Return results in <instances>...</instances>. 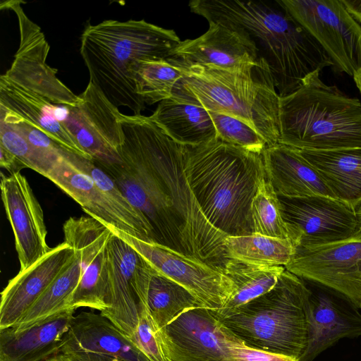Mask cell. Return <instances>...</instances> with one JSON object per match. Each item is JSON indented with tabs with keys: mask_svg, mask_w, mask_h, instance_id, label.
<instances>
[{
	"mask_svg": "<svg viewBox=\"0 0 361 361\" xmlns=\"http://www.w3.org/2000/svg\"><path fill=\"white\" fill-rule=\"evenodd\" d=\"M66 242L11 279L1 293L0 329L14 326L74 256Z\"/></svg>",
	"mask_w": 361,
	"mask_h": 361,
	"instance_id": "cell-20",
	"label": "cell"
},
{
	"mask_svg": "<svg viewBox=\"0 0 361 361\" xmlns=\"http://www.w3.org/2000/svg\"><path fill=\"white\" fill-rule=\"evenodd\" d=\"M321 70L280 97L279 144L298 150L361 147V103L320 79Z\"/></svg>",
	"mask_w": 361,
	"mask_h": 361,
	"instance_id": "cell-6",
	"label": "cell"
},
{
	"mask_svg": "<svg viewBox=\"0 0 361 361\" xmlns=\"http://www.w3.org/2000/svg\"><path fill=\"white\" fill-rule=\"evenodd\" d=\"M74 256L13 327L23 329L51 315L68 309L71 298L82 274L80 252Z\"/></svg>",
	"mask_w": 361,
	"mask_h": 361,
	"instance_id": "cell-29",
	"label": "cell"
},
{
	"mask_svg": "<svg viewBox=\"0 0 361 361\" xmlns=\"http://www.w3.org/2000/svg\"><path fill=\"white\" fill-rule=\"evenodd\" d=\"M183 147L189 185L209 222L226 237L252 234V202L266 178L262 154L219 139Z\"/></svg>",
	"mask_w": 361,
	"mask_h": 361,
	"instance_id": "cell-3",
	"label": "cell"
},
{
	"mask_svg": "<svg viewBox=\"0 0 361 361\" xmlns=\"http://www.w3.org/2000/svg\"><path fill=\"white\" fill-rule=\"evenodd\" d=\"M90 351L123 361H149L130 339L101 314L81 312L74 315L59 354Z\"/></svg>",
	"mask_w": 361,
	"mask_h": 361,
	"instance_id": "cell-23",
	"label": "cell"
},
{
	"mask_svg": "<svg viewBox=\"0 0 361 361\" xmlns=\"http://www.w3.org/2000/svg\"><path fill=\"white\" fill-rule=\"evenodd\" d=\"M311 292L286 269L270 290L218 319L248 347L300 360L307 342Z\"/></svg>",
	"mask_w": 361,
	"mask_h": 361,
	"instance_id": "cell-7",
	"label": "cell"
},
{
	"mask_svg": "<svg viewBox=\"0 0 361 361\" xmlns=\"http://www.w3.org/2000/svg\"><path fill=\"white\" fill-rule=\"evenodd\" d=\"M183 76L181 66L172 57L142 61L135 75L137 94L148 105L171 97Z\"/></svg>",
	"mask_w": 361,
	"mask_h": 361,
	"instance_id": "cell-32",
	"label": "cell"
},
{
	"mask_svg": "<svg viewBox=\"0 0 361 361\" xmlns=\"http://www.w3.org/2000/svg\"><path fill=\"white\" fill-rule=\"evenodd\" d=\"M1 198L15 237L20 271H25L52 248L47 243L43 210L25 177L1 173Z\"/></svg>",
	"mask_w": 361,
	"mask_h": 361,
	"instance_id": "cell-16",
	"label": "cell"
},
{
	"mask_svg": "<svg viewBox=\"0 0 361 361\" xmlns=\"http://www.w3.org/2000/svg\"><path fill=\"white\" fill-rule=\"evenodd\" d=\"M59 355L66 361H123L113 355L90 351H74Z\"/></svg>",
	"mask_w": 361,
	"mask_h": 361,
	"instance_id": "cell-37",
	"label": "cell"
},
{
	"mask_svg": "<svg viewBox=\"0 0 361 361\" xmlns=\"http://www.w3.org/2000/svg\"><path fill=\"white\" fill-rule=\"evenodd\" d=\"M285 270L283 266L259 265L228 259L223 271L233 282L236 290L222 309L214 310L216 317H222L270 290Z\"/></svg>",
	"mask_w": 361,
	"mask_h": 361,
	"instance_id": "cell-28",
	"label": "cell"
},
{
	"mask_svg": "<svg viewBox=\"0 0 361 361\" xmlns=\"http://www.w3.org/2000/svg\"><path fill=\"white\" fill-rule=\"evenodd\" d=\"M355 211L361 224V202L355 207Z\"/></svg>",
	"mask_w": 361,
	"mask_h": 361,
	"instance_id": "cell-41",
	"label": "cell"
},
{
	"mask_svg": "<svg viewBox=\"0 0 361 361\" xmlns=\"http://www.w3.org/2000/svg\"><path fill=\"white\" fill-rule=\"evenodd\" d=\"M75 310L68 308L23 329H0V361H46L59 355Z\"/></svg>",
	"mask_w": 361,
	"mask_h": 361,
	"instance_id": "cell-21",
	"label": "cell"
},
{
	"mask_svg": "<svg viewBox=\"0 0 361 361\" xmlns=\"http://www.w3.org/2000/svg\"><path fill=\"white\" fill-rule=\"evenodd\" d=\"M279 197L283 219L295 247L345 240L360 226L355 209L338 199L325 196Z\"/></svg>",
	"mask_w": 361,
	"mask_h": 361,
	"instance_id": "cell-15",
	"label": "cell"
},
{
	"mask_svg": "<svg viewBox=\"0 0 361 361\" xmlns=\"http://www.w3.org/2000/svg\"><path fill=\"white\" fill-rule=\"evenodd\" d=\"M46 361H66L61 355L54 356Z\"/></svg>",
	"mask_w": 361,
	"mask_h": 361,
	"instance_id": "cell-42",
	"label": "cell"
},
{
	"mask_svg": "<svg viewBox=\"0 0 361 361\" xmlns=\"http://www.w3.org/2000/svg\"><path fill=\"white\" fill-rule=\"evenodd\" d=\"M82 274L68 305L69 308L90 307L100 312L108 308L111 262L108 240L95 238L81 244Z\"/></svg>",
	"mask_w": 361,
	"mask_h": 361,
	"instance_id": "cell-27",
	"label": "cell"
},
{
	"mask_svg": "<svg viewBox=\"0 0 361 361\" xmlns=\"http://www.w3.org/2000/svg\"><path fill=\"white\" fill-rule=\"evenodd\" d=\"M235 0H194L190 11L208 22L244 31L255 42L259 58L269 65L280 97L296 91L311 73L333 66L316 39L279 3Z\"/></svg>",
	"mask_w": 361,
	"mask_h": 361,
	"instance_id": "cell-1",
	"label": "cell"
},
{
	"mask_svg": "<svg viewBox=\"0 0 361 361\" xmlns=\"http://www.w3.org/2000/svg\"><path fill=\"white\" fill-rule=\"evenodd\" d=\"M160 333L167 361H246L250 349L204 307L184 311Z\"/></svg>",
	"mask_w": 361,
	"mask_h": 361,
	"instance_id": "cell-8",
	"label": "cell"
},
{
	"mask_svg": "<svg viewBox=\"0 0 361 361\" xmlns=\"http://www.w3.org/2000/svg\"><path fill=\"white\" fill-rule=\"evenodd\" d=\"M121 145L147 172L169 202L180 226L184 252L221 269L226 261V238L207 219L189 185L184 147L149 116L121 114Z\"/></svg>",
	"mask_w": 361,
	"mask_h": 361,
	"instance_id": "cell-2",
	"label": "cell"
},
{
	"mask_svg": "<svg viewBox=\"0 0 361 361\" xmlns=\"http://www.w3.org/2000/svg\"><path fill=\"white\" fill-rule=\"evenodd\" d=\"M209 111L217 139L259 154L267 147L264 138L245 121L225 114Z\"/></svg>",
	"mask_w": 361,
	"mask_h": 361,
	"instance_id": "cell-34",
	"label": "cell"
},
{
	"mask_svg": "<svg viewBox=\"0 0 361 361\" xmlns=\"http://www.w3.org/2000/svg\"><path fill=\"white\" fill-rule=\"evenodd\" d=\"M253 233L290 239L288 226L283 219L279 197L265 178L260 183L251 206Z\"/></svg>",
	"mask_w": 361,
	"mask_h": 361,
	"instance_id": "cell-33",
	"label": "cell"
},
{
	"mask_svg": "<svg viewBox=\"0 0 361 361\" xmlns=\"http://www.w3.org/2000/svg\"><path fill=\"white\" fill-rule=\"evenodd\" d=\"M351 238L361 239V224L357 232Z\"/></svg>",
	"mask_w": 361,
	"mask_h": 361,
	"instance_id": "cell-43",
	"label": "cell"
},
{
	"mask_svg": "<svg viewBox=\"0 0 361 361\" xmlns=\"http://www.w3.org/2000/svg\"><path fill=\"white\" fill-rule=\"evenodd\" d=\"M298 151L317 171L334 197L355 209L361 202V147Z\"/></svg>",
	"mask_w": 361,
	"mask_h": 361,
	"instance_id": "cell-26",
	"label": "cell"
},
{
	"mask_svg": "<svg viewBox=\"0 0 361 361\" xmlns=\"http://www.w3.org/2000/svg\"><path fill=\"white\" fill-rule=\"evenodd\" d=\"M262 156L266 178L278 196L336 198L317 171L297 149L279 143L267 147Z\"/></svg>",
	"mask_w": 361,
	"mask_h": 361,
	"instance_id": "cell-22",
	"label": "cell"
},
{
	"mask_svg": "<svg viewBox=\"0 0 361 361\" xmlns=\"http://www.w3.org/2000/svg\"><path fill=\"white\" fill-rule=\"evenodd\" d=\"M0 145L14 154L26 168L45 177L57 163L35 149L21 133L1 120Z\"/></svg>",
	"mask_w": 361,
	"mask_h": 361,
	"instance_id": "cell-35",
	"label": "cell"
},
{
	"mask_svg": "<svg viewBox=\"0 0 361 361\" xmlns=\"http://www.w3.org/2000/svg\"><path fill=\"white\" fill-rule=\"evenodd\" d=\"M176 62L183 76L173 97L245 121L264 138L267 147L279 144L280 97L263 59L235 70Z\"/></svg>",
	"mask_w": 361,
	"mask_h": 361,
	"instance_id": "cell-5",
	"label": "cell"
},
{
	"mask_svg": "<svg viewBox=\"0 0 361 361\" xmlns=\"http://www.w3.org/2000/svg\"><path fill=\"white\" fill-rule=\"evenodd\" d=\"M56 106L14 84L3 74L0 76V107L18 114L67 152L92 159L68 129L56 118Z\"/></svg>",
	"mask_w": 361,
	"mask_h": 361,
	"instance_id": "cell-24",
	"label": "cell"
},
{
	"mask_svg": "<svg viewBox=\"0 0 361 361\" xmlns=\"http://www.w3.org/2000/svg\"><path fill=\"white\" fill-rule=\"evenodd\" d=\"M353 77L357 87L361 93V68L354 73Z\"/></svg>",
	"mask_w": 361,
	"mask_h": 361,
	"instance_id": "cell-40",
	"label": "cell"
},
{
	"mask_svg": "<svg viewBox=\"0 0 361 361\" xmlns=\"http://www.w3.org/2000/svg\"><path fill=\"white\" fill-rule=\"evenodd\" d=\"M324 48L338 72L361 68V25L341 0H277Z\"/></svg>",
	"mask_w": 361,
	"mask_h": 361,
	"instance_id": "cell-9",
	"label": "cell"
},
{
	"mask_svg": "<svg viewBox=\"0 0 361 361\" xmlns=\"http://www.w3.org/2000/svg\"><path fill=\"white\" fill-rule=\"evenodd\" d=\"M0 166L11 174L20 173L25 165L6 148L0 145Z\"/></svg>",
	"mask_w": 361,
	"mask_h": 361,
	"instance_id": "cell-38",
	"label": "cell"
},
{
	"mask_svg": "<svg viewBox=\"0 0 361 361\" xmlns=\"http://www.w3.org/2000/svg\"><path fill=\"white\" fill-rule=\"evenodd\" d=\"M353 18L361 25V0H341Z\"/></svg>",
	"mask_w": 361,
	"mask_h": 361,
	"instance_id": "cell-39",
	"label": "cell"
},
{
	"mask_svg": "<svg viewBox=\"0 0 361 361\" xmlns=\"http://www.w3.org/2000/svg\"><path fill=\"white\" fill-rule=\"evenodd\" d=\"M285 269L345 298L361 309V239L296 247Z\"/></svg>",
	"mask_w": 361,
	"mask_h": 361,
	"instance_id": "cell-13",
	"label": "cell"
},
{
	"mask_svg": "<svg viewBox=\"0 0 361 361\" xmlns=\"http://www.w3.org/2000/svg\"><path fill=\"white\" fill-rule=\"evenodd\" d=\"M224 247L228 259L254 264L284 267L293 259L296 248L289 239L255 233L226 236Z\"/></svg>",
	"mask_w": 361,
	"mask_h": 361,
	"instance_id": "cell-30",
	"label": "cell"
},
{
	"mask_svg": "<svg viewBox=\"0 0 361 361\" xmlns=\"http://www.w3.org/2000/svg\"><path fill=\"white\" fill-rule=\"evenodd\" d=\"M202 35L181 41L171 56L185 66L235 70L259 59L255 42L244 31L227 25L208 22Z\"/></svg>",
	"mask_w": 361,
	"mask_h": 361,
	"instance_id": "cell-19",
	"label": "cell"
},
{
	"mask_svg": "<svg viewBox=\"0 0 361 361\" xmlns=\"http://www.w3.org/2000/svg\"><path fill=\"white\" fill-rule=\"evenodd\" d=\"M130 339L149 361H167L160 329L147 309L141 313L137 326Z\"/></svg>",
	"mask_w": 361,
	"mask_h": 361,
	"instance_id": "cell-36",
	"label": "cell"
},
{
	"mask_svg": "<svg viewBox=\"0 0 361 361\" xmlns=\"http://www.w3.org/2000/svg\"><path fill=\"white\" fill-rule=\"evenodd\" d=\"M80 52L92 85L114 106L141 115L145 104L137 94L135 75L144 61L171 57L181 40L174 30L145 20H106L88 25Z\"/></svg>",
	"mask_w": 361,
	"mask_h": 361,
	"instance_id": "cell-4",
	"label": "cell"
},
{
	"mask_svg": "<svg viewBox=\"0 0 361 361\" xmlns=\"http://www.w3.org/2000/svg\"><path fill=\"white\" fill-rule=\"evenodd\" d=\"M20 0L1 1V10L16 14L19 27V47L13 63L3 75L14 84L42 97L50 104L75 107L82 99L56 77L57 69L50 67L47 59L50 46L41 27L24 12Z\"/></svg>",
	"mask_w": 361,
	"mask_h": 361,
	"instance_id": "cell-10",
	"label": "cell"
},
{
	"mask_svg": "<svg viewBox=\"0 0 361 361\" xmlns=\"http://www.w3.org/2000/svg\"><path fill=\"white\" fill-rule=\"evenodd\" d=\"M46 178L76 201L90 216L111 229L123 231L145 241L154 242L149 228L125 213L97 186L90 176L63 155Z\"/></svg>",
	"mask_w": 361,
	"mask_h": 361,
	"instance_id": "cell-18",
	"label": "cell"
},
{
	"mask_svg": "<svg viewBox=\"0 0 361 361\" xmlns=\"http://www.w3.org/2000/svg\"><path fill=\"white\" fill-rule=\"evenodd\" d=\"M197 307L202 306L187 289L155 269L148 289L147 310L159 329Z\"/></svg>",
	"mask_w": 361,
	"mask_h": 361,
	"instance_id": "cell-31",
	"label": "cell"
},
{
	"mask_svg": "<svg viewBox=\"0 0 361 361\" xmlns=\"http://www.w3.org/2000/svg\"><path fill=\"white\" fill-rule=\"evenodd\" d=\"M80 97L82 102L78 106L62 107L61 121L97 164H121L118 149L123 142L119 122L121 113L90 82Z\"/></svg>",
	"mask_w": 361,
	"mask_h": 361,
	"instance_id": "cell-14",
	"label": "cell"
},
{
	"mask_svg": "<svg viewBox=\"0 0 361 361\" xmlns=\"http://www.w3.org/2000/svg\"><path fill=\"white\" fill-rule=\"evenodd\" d=\"M111 262L108 308L100 312L129 338L147 309L149 283L155 269L112 231L108 241Z\"/></svg>",
	"mask_w": 361,
	"mask_h": 361,
	"instance_id": "cell-12",
	"label": "cell"
},
{
	"mask_svg": "<svg viewBox=\"0 0 361 361\" xmlns=\"http://www.w3.org/2000/svg\"><path fill=\"white\" fill-rule=\"evenodd\" d=\"M134 247L158 272L187 289L204 307L219 310L236 290L224 271L192 255L111 229Z\"/></svg>",
	"mask_w": 361,
	"mask_h": 361,
	"instance_id": "cell-11",
	"label": "cell"
},
{
	"mask_svg": "<svg viewBox=\"0 0 361 361\" xmlns=\"http://www.w3.org/2000/svg\"><path fill=\"white\" fill-rule=\"evenodd\" d=\"M149 118L175 142L197 146L217 139L209 111L171 97L159 103Z\"/></svg>",
	"mask_w": 361,
	"mask_h": 361,
	"instance_id": "cell-25",
	"label": "cell"
},
{
	"mask_svg": "<svg viewBox=\"0 0 361 361\" xmlns=\"http://www.w3.org/2000/svg\"><path fill=\"white\" fill-rule=\"evenodd\" d=\"M340 295L311 292L306 306L307 342L300 361H313L345 338L361 336V312Z\"/></svg>",
	"mask_w": 361,
	"mask_h": 361,
	"instance_id": "cell-17",
	"label": "cell"
}]
</instances>
